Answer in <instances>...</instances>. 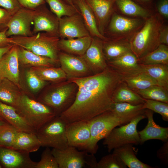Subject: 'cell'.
Wrapping results in <instances>:
<instances>
[{
    "instance_id": "cell-23",
    "label": "cell",
    "mask_w": 168,
    "mask_h": 168,
    "mask_svg": "<svg viewBox=\"0 0 168 168\" xmlns=\"http://www.w3.org/2000/svg\"><path fill=\"white\" fill-rule=\"evenodd\" d=\"M102 43L103 52L107 62L132 52L129 40L106 38L102 40Z\"/></svg>"
},
{
    "instance_id": "cell-2",
    "label": "cell",
    "mask_w": 168,
    "mask_h": 168,
    "mask_svg": "<svg viewBox=\"0 0 168 168\" xmlns=\"http://www.w3.org/2000/svg\"><path fill=\"white\" fill-rule=\"evenodd\" d=\"M164 26L159 15H151L142 28L130 40L132 52L137 58L152 51L161 44L160 32Z\"/></svg>"
},
{
    "instance_id": "cell-16",
    "label": "cell",
    "mask_w": 168,
    "mask_h": 168,
    "mask_svg": "<svg viewBox=\"0 0 168 168\" xmlns=\"http://www.w3.org/2000/svg\"><path fill=\"white\" fill-rule=\"evenodd\" d=\"M80 57L86 63L93 74L101 72L108 66L103 52L102 40L98 37H92L89 47Z\"/></svg>"
},
{
    "instance_id": "cell-27",
    "label": "cell",
    "mask_w": 168,
    "mask_h": 168,
    "mask_svg": "<svg viewBox=\"0 0 168 168\" xmlns=\"http://www.w3.org/2000/svg\"><path fill=\"white\" fill-rule=\"evenodd\" d=\"M41 146L36 134L18 131L15 142L10 148L30 153L37 151Z\"/></svg>"
},
{
    "instance_id": "cell-34",
    "label": "cell",
    "mask_w": 168,
    "mask_h": 168,
    "mask_svg": "<svg viewBox=\"0 0 168 168\" xmlns=\"http://www.w3.org/2000/svg\"><path fill=\"white\" fill-rule=\"evenodd\" d=\"M139 64L144 65L165 64L168 65V46L161 44L156 49L144 56L137 58Z\"/></svg>"
},
{
    "instance_id": "cell-42",
    "label": "cell",
    "mask_w": 168,
    "mask_h": 168,
    "mask_svg": "<svg viewBox=\"0 0 168 168\" xmlns=\"http://www.w3.org/2000/svg\"><path fill=\"white\" fill-rule=\"evenodd\" d=\"M35 168H59L57 161L49 147H46L41 155L40 161Z\"/></svg>"
},
{
    "instance_id": "cell-41",
    "label": "cell",
    "mask_w": 168,
    "mask_h": 168,
    "mask_svg": "<svg viewBox=\"0 0 168 168\" xmlns=\"http://www.w3.org/2000/svg\"><path fill=\"white\" fill-rule=\"evenodd\" d=\"M144 109H147L160 114L162 119L168 121V103L153 100L145 99L143 104Z\"/></svg>"
},
{
    "instance_id": "cell-21",
    "label": "cell",
    "mask_w": 168,
    "mask_h": 168,
    "mask_svg": "<svg viewBox=\"0 0 168 168\" xmlns=\"http://www.w3.org/2000/svg\"><path fill=\"white\" fill-rule=\"evenodd\" d=\"M0 117L18 131L36 134V131L25 121L15 108L0 101Z\"/></svg>"
},
{
    "instance_id": "cell-13",
    "label": "cell",
    "mask_w": 168,
    "mask_h": 168,
    "mask_svg": "<svg viewBox=\"0 0 168 168\" xmlns=\"http://www.w3.org/2000/svg\"><path fill=\"white\" fill-rule=\"evenodd\" d=\"M58 59L61 68L66 74L67 79L93 75L86 63L80 56L59 51Z\"/></svg>"
},
{
    "instance_id": "cell-49",
    "label": "cell",
    "mask_w": 168,
    "mask_h": 168,
    "mask_svg": "<svg viewBox=\"0 0 168 168\" xmlns=\"http://www.w3.org/2000/svg\"><path fill=\"white\" fill-rule=\"evenodd\" d=\"M7 29V28L0 31V47L12 45L11 43L10 37H8L6 35Z\"/></svg>"
},
{
    "instance_id": "cell-36",
    "label": "cell",
    "mask_w": 168,
    "mask_h": 168,
    "mask_svg": "<svg viewBox=\"0 0 168 168\" xmlns=\"http://www.w3.org/2000/svg\"><path fill=\"white\" fill-rule=\"evenodd\" d=\"M143 104L133 105L127 103H114L110 110L119 116L134 119L145 114V109L143 108Z\"/></svg>"
},
{
    "instance_id": "cell-31",
    "label": "cell",
    "mask_w": 168,
    "mask_h": 168,
    "mask_svg": "<svg viewBox=\"0 0 168 168\" xmlns=\"http://www.w3.org/2000/svg\"><path fill=\"white\" fill-rule=\"evenodd\" d=\"M15 85L7 78L0 80V101L16 108L21 94L18 92Z\"/></svg>"
},
{
    "instance_id": "cell-48",
    "label": "cell",
    "mask_w": 168,
    "mask_h": 168,
    "mask_svg": "<svg viewBox=\"0 0 168 168\" xmlns=\"http://www.w3.org/2000/svg\"><path fill=\"white\" fill-rule=\"evenodd\" d=\"M158 11L161 16L168 18V0H159L156 6Z\"/></svg>"
},
{
    "instance_id": "cell-17",
    "label": "cell",
    "mask_w": 168,
    "mask_h": 168,
    "mask_svg": "<svg viewBox=\"0 0 168 168\" xmlns=\"http://www.w3.org/2000/svg\"><path fill=\"white\" fill-rule=\"evenodd\" d=\"M30 153L0 146V163L6 168H35Z\"/></svg>"
},
{
    "instance_id": "cell-12",
    "label": "cell",
    "mask_w": 168,
    "mask_h": 168,
    "mask_svg": "<svg viewBox=\"0 0 168 168\" xmlns=\"http://www.w3.org/2000/svg\"><path fill=\"white\" fill-rule=\"evenodd\" d=\"M66 133L69 146L85 151L91 140L89 120L67 123Z\"/></svg>"
},
{
    "instance_id": "cell-5",
    "label": "cell",
    "mask_w": 168,
    "mask_h": 168,
    "mask_svg": "<svg viewBox=\"0 0 168 168\" xmlns=\"http://www.w3.org/2000/svg\"><path fill=\"white\" fill-rule=\"evenodd\" d=\"M16 109L36 131L56 116L49 106L25 94H21Z\"/></svg>"
},
{
    "instance_id": "cell-7",
    "label": "cell",
    "mask_w": 168,
    "mask_h": 168,
    "mask_svg": "<svg viewBox=\"0 0 168 168\" xmlns=\"http://www.w3.org/2000/svg\"><path fill=\"white\" fill-rule=\"evenodd\" d=\"M67 123L56 116L36 131V135L42 147L63 150L68 144L66 135Z\"/></svg>"
},
{
    "instance_id": "cell-18",
    "label": "cell",
    "mask_w": 168,
    "mask_h": 168,
    "mask_svg": "<svg viewBox=\"0 0 168 168\" xmlns=\"http://www.w3.org/2000/svg\"><path fill=\"white\" fill-rule=\"evenodd\" d=\"M85 0L94 14L99 32L105 36V29L112 15L116 9L115 0Z\"/></svg>"
},
{
    "instance_id": "cell-11",
    "label": "cell",
    "mask_w": 168,
    "mask_h": 168,
    "mask_svg": "<svg viewBox=\"0 0 168 168\" xmlns=\"http://www.w3.org/2000/svg\"><path fill=\"white\" fill-rule=\"evenodd\" d=\"M33 34L44 31L50 35L59 36V19L44 4L33 10Z\"/></svg>"
},
{
    "instance_id": "cell-52",
    "label": "cell",
    "mask_w": 168,
    "mask_h": 168,
    "mask_svg": "<svg viewBox=\"0 0 168 168\" xmlns=\"http://www.w3.org/2000/svg\"><path fill=\"white\" fill-rule=\"evenodd\" d=\"M135 2H138L142 4H150L153 0H132Z\"/></svg>"
},
{
    "instance_id": "cell-54",
    "label": "cell",
    "mask_w": 168,
    "mask_h": 168,
    "mask_svg": "<svg viewBox=\"0 0 168 168\" xmlns=\"http://www.w3.org/2000/svg\"><path fill=\"white\" fill-rule=\"evenodd\" d=\"M0 117V127L3 125L7 124Z\"/></svg>"
},
{
    "instance_id": "cell-9",
    "label": "cell",
    "mask_w": 168,
    "mask_h": 168,
    "mask_svg": "<svg viewBox=\"0 0 168 168\" xmlns=\"http://www.w3.org/2000/svg\"><path fill=\"white\" fill-rule=\"evenodd\" d=\"M145 20L142 18H130L114 12L105 30L109 38L130 40L144 24Z\"/></svg>"
},
{
    "instance_id": "cell-29",
    "label": "cell",
    "mask_w": 168,
    "mask_h": 168,
    "mask_svg": "<svg viewBox=\"0 0 168 168\" xmlns=\"http://www.w3.org/2000/svg\"><path fill=\"white\" fill-rule=\"evenodd\" d=\"M141 72L147 74L154 80L158 86L168 90V65L158 64H139Z\"/></svg>"
},
{
    "instance_id": "cell-53",
    "label": "cell",
    "mask_w": 168,
    "mask_h": 168,
    "mask_svg": "<svg viewBox=\"0 0 168 168\" xmlns=\"http://www.w3.org/2000/svg\"><path fill=\"white\" fill-rule=\"evenodd\" d=\"M72 6L73 7L77 8V7L74 3L73 0H64Z\"/></svg>"
},
{
    "instance_id": "cell-39",
    "label": "cell",
    "mask_w": 168,
    "mask_h": 168,
    "mask_svg": "<svg viewBox=\"0 0 168 168\" xmlns=\"http://www.w3.org/2000/svg\"><path fill=\"white\" fill-rule=\"evenodd\" d=\"M18 132L15 128L8 124L0 127V146L11 148Z\"/></svg>"
},
{
    "instance_id": "cell-14",
    "label": "cell",
    "mask_w": 168,
    "mask_h": 168,
    "mask_svg": "<svg viewBox=\"0 0 168 168\" xmlns=\"http://www.w3.org/2000/svg\"><path fill=\"white\" fill-rule=\"evenodd\" d=\"M58 33L60 39H71L90 35L79 13L59 18Z\"/></svg>"
},
{
    "instance_id": "cell-50",
    "label": "cell",
    "mask_w": 168,
    "mask_h": 168,
    "mask_svg": "<svg viewBox=\"0 0 168 168\" xmlns=\"http://www.w3.org/2000/svg\"><path fill=\"white\" fill-rule=\"evenodd\" d=\"M160 41L161 44L168 45V26L164 25L160 32Z\"/></svg>"
},
{
    "instance_id": "cell-15",
    "label": "cell",
    "mask_w": 168,
    "mask_h": 168,
    "mask_svg": "<svg viewBox=\"0 0 168 168\" xmlns=\"http://www.w3.org/2000/svg\"><path fill=\"white\" fill-rule=\"evenodd\" d=\"M33 10L21 8L12 15L8 24L7 36L32 35L31 25L33 23Z\"/></svg>"
},
{
    "instance_id": "cell-51",
    "label": "cell",
    "mask_w": 168,
    "mask_h": 168,
    "mask_svg": "<svg viewBox=\"0 0 168 168\" xmlns=\"http://www.w3.org/2000/svg\"><path fill=\"white\" fill-rule=\"evenodd\" d=\"M13 45L0 47V62L3 55L11 48Z\"/></svg>"
},
{
    "instance_id": "cell-37",
    "label": "cell",
    "mask_w": 168,
    "mask_h": 168,
    "mask_svg": "<svg viewBox=\"0 0 168 168\" xmlns=\"http://www.w3.org/2000/svg\"><path fill=\"white\" fill-rule=\"evenodd\" d=\"M49 5L50 10L58 19L79 13L77 8L68 3L64 0H45Z\"/></svg>"
},
{
    "instance_id": "cell-22",
    "label": "cell",
    "mask_w": 168,
    "mask_h": 168,
    "mask_svg": "<svg viewBox=\"0 0 168 168\" xmlns=\"http://www.w3.org/2000/svg\"><path fill=\"white\" fill-rule=\"evenodd\" d=\"M107 62L108 66L123 76L141 72V67L138 63L137 58L132 52Z\"/></svg>"
},
{
    "instance_id": "cell-44",
    "label": "cell",
    "mask_w": 168,
    "mask_h": 168,
    "mask_svg": "<svg viewBox=\"0 0 168 168\" xmlns=\"http://www.w3.org/2000/svg\"><path fill=\"white\" fill-rule=\"evenodd\" d=\"M0 7L6 10L12 15L22 7L17 0H0Z\"/></svg>"
},
{
    "instance_id": "cell-1",
    "label": "cell",
    "mask_w": 168,
    "mask_h": 168,
    "mask_svg": "<svg viewBox=\"0 0 168 168\" xmlns=\"http://www.w3.org/2000/svg\"><path fill=\"white\" fill-rule=\"evenodd\" d=\"M123 76L108 65L98 73L67 80L75 83L77 90L71 106L59 116L66 123L89 120L110 110L113 94L123 82Z\"/></svg>"
},
{
    "instance_id": "cell-3",
    "label": "cell",
    "mask_w": 168,
    "mask_h": 168,
    "mask_svg": "<svg viewBox=\"0 0 168 168\" xmlns=\"http://www.w3.org/2000/svg\"><path fill=\"white\" fill-rule=\"evenodd\" d=\"M12 44L16 45L36 54L58 61L59 50L58 43L60 38L45 32H39L30 36L10 37Z\"/></svg>"
},
{
    "instance_id": "cell-55",
    "label": "cell",
    "mask_w": 168,
    "mask_h": 168,
    "mask_svg": "<svg viewBox=\"0 0 168 168\" xmlns=\"http://www.w3.org/2000/svg\"><path fill=\"white\" fill-rule=\"evenodd\" d=\"M2 168V166H1V164L0 163V168Z\"/></svg>"
},
{
    "instance_id": "cell-40",
    "label": "cell",
    "mask_w": 168,
    "mask_h": 168,
    "mask_svg": "<svg viewBox=\"0 0 168 168\" xmlns=\"http://www.w3.org/2000/svg\"><path fill=\"white\" fill-rule=\"evenodd\" d=\"M127 166L117 154L106 155L97 162L96 168H127Z\"/></svg>"
},
{
    "instance_id": "cell-46",
    "label": "cell",
    "mask_w": 168,
    "mask_h": 168,
    "mask_svg": "<svg viewBox=\"0 0 168 168\" xmlns=\"http://www.w3.org/2000/svg\"><path fill=\"white\" fill-rule=\"evenodd\" d=\"M162 146L157 151L156 156L161 163L168 165V140L164 142Z\"/></svg>"
},
{
    "instance_id": "cell-24",
    "label": "cell",
    "mask_w": 168,
    "mask_h": 168,
    "mask_svg": "<svg viewBox=\"0 0 168 168\" xmlns=\"http://www.w3.org/2000/svg\"><path fill=\"white\" fill-rule=\"evenodd\" d=\"M91 40L90 35L71 39H60L58 47L59 51L81 56L89 47Z\"/></svg>"
},
{
    "instance_id": "cell-8",
    "label": "cell",
    "mask_w": 168,
    "mask_h": 168,
    "mask_svg": "<svg viewBox=\"0 0 168 168\" xmlns=\"http://www.w3.org/2000/svg\"><path fill=\"white\" fill-rule=\"evenodd\" d=\"M146 118L145 114L140 115L128 124L113 129L104 138L102 143L106 146L108 152L127 144H140L137 126L141 120Z\"/></svg>"
},
{
    "instance_id": "cell-38",
    "label": "cell",
    "mask_w": 168,
    "mask_h": 168,
    "mask_svg": "<svg viewBox=\"0 0 168 168\" xmlns=\"http://www.w3.org/2000/svg\"><path fill=\"white\" fill-rule=\"evenodd\" d=\"M136 92L142 98L168 103V90L158 85L151 86Z\"/></svg>"
},
{
    "instance_id": "cell-47",
    "label": "cell",
    "mask_w": 168,
    "mask_h": 168,
    "mask_svg": "<svg viewBox=\"0 0 168 168\" xmlns=\"http://www.w3.org/2000/svg\"><path fill=\"white\" fill-rule=\"evenodd\" d=\"M12 16L6 10L0 7V31L7 28V25Z\"/></svg>"
},
{
    "instance_id": "cell-20",
    "label": "cell",
    "mask_w": 168,
    "mask_h": 168,
    "mask_svg": "<svg viewBox=\"0 0 168 168\" xmlns=\"http://www.w3.org/2000/svg\"><path fill=\"white\" fill-rule=\"evenodd\" d=\"M154 112L145 109V114L147 118L148 122L145 128L138 132L140 144L151 139H158L163 142L168 140V128L163 127L156 124L153 118Z\"/></svg>"
},
{
    "instance_id": "cell-32",
    "label": "cell",
    "mask_w": 168,
    "mask_h": 168,
    "mask_svg": "<svg viewBox=\"0 0 168 168\" xmlns=\"http://www.w3.org/2000/svg\"><path fill=\"white\" fill-rule=\"evenodd\" d=\"M115 3L116 9L125 15L144 19L151 15L147 9L132 0H115Z\"/></svg>"
},
{
    "instance_id": "cell-26",
    "label": "cell",
    "mask_w": 168,
    "mask_h": 168,
    "mask_svg": "<svg viewBox=\"0 0 168 168\" xmlns=\"http://www.w3.org/2000/svg\"><path fill=\"white\" fill-rule=\"evenodd\" d=\"M17 47L19 63L23 65L33 67H54L58 63H59L58 61L36 54L22 48Z\"/></svg>"
},
{
    "instance_id": "cell-45",
    "label": "cell",
    "mask_w": 168,
    "mask_h": 168,
    "mask_svg": "<svg viewBox=\"0 0 168 168\" xmlns=\"http://www.w3.org/2000/svg\"><path fill=\"white\" fill-rule=\"evenodd\" d=\"M22 7L33 10L44 4L45 0H17Z\"/></svg>"
},
{
    "instance_id": "cell-6",
    "label": "cell",
    "mask_w": 168,
    "mask_h": 168,
    "mask_svg": "<svg viewBox=\"0 0 168 168\" xmlns=\"http://www.w3.org/2000/svg\"><path fill=\"white\" fill-rule=\"evenodd\" d=\"M77 90V84L68 80L58 84L47 92L40 101L51 108L56 116H59L73 103Z\"/></svg>"
},
{
    "instance_id": "cell-19",
    "label": "cell",
    "mask_w": 168,
    "mask_h": 168,
    "mask_svg": "<svg viewBox=\"0 0 168 168\" xmlns=\"http://www.w3.org/2000/svg\"><path fill=\"white\" fill-rule=\"evenodd\" d=\"M19 62L18 47L13 44L2 57L0 62V80L6 78L19 86Z\"/></svg>"
},
{
    "instance_id": "cell-4",
    "label": "cell",
    "mask_w": 168,
    "mask_h": 168,
    "mask_svg": "<svg viewBox=\"0 0 168 168\" xmlns=\"http://www.w3.org/2000/svg\"><path fill=\"white\" fill-rule=\"evenodd\" d=\"M134 119L119 116L110 110L89 120L91 140L85 151L95 154L98 149L99 141L104 139L114 128L126 124Z\"/></svg>"
},
{
    "instance_id": "cell-28",
    "label": "cell",
    "mask_w": 168,
    "mask_h": 168,
    "mask_svg": "<svg viewBox=\"0 0 168 168\" xmlns=\"http://www.w3.org/2000/svg\"><path fill=\"white\" fill-rule=\"evenodd\" d=\"M112 99L114 103H127L133 105L143 104L145 100L123 81L114 91Z\"/></svg>"
},
{
    "instance_id": "cell-33",
    "label": "cell",
    "mask_w": 168,
    "mask_h": 168,
    "mask_svg": "<svg viewBox=\"0 0 168 168\" xmlns=\"http://www.w3.org/2000/svg\"><path fill=\"white\" fill-rule=\"evenodd\" d=\"M123 81L135 91L146 89L151 86L158 85L156 81L143 72L123 76Z\"/></svg>"
},
{
    "instance_id": "cell-25",
    "label": "cell",
    "mask_w": 168,
    "mask_h": 168,
    "mask_svg": "<svg viewBox=\"0 0 168 168\" xmlns=\"http://www.w3.org/2000/svg\"><path fill=\"white\" fill-rule=\"evenodd\" d=\"M82 18L85 26L90 36L102 40L106 38L99 32L95 16L91 8L85 0H73Z\"/></svg>"
},
{
    "instance_id": "cell-10",
    "label": "cell",
    "mask_w": 168,
    "mask_h": 168,
    "mask_svg": "<svg viewBox=\"0 0 168 168\" xmlns=\"http://www.w3.org/2000/svg\"><path fill=\"white\" fill-rule=\"evenodd\" d=\"M51 152L59 168H90L93 161V154L71 146L63 150L53 148Z\"/></svg>"
},
{
    "instance_id": "cell-30",
    "label": "cell",
    "mask_w": 168,
    "mask_h": 168,
    "mask_svg": "<svg viewBox=\"0 0 168 168\" xmlns=\"http://www.w3.org/2000/svg\"><path fill=\"white\" fill-rule=\"evenodd\" d=\"M133 145L127 144L114 148L113 153L117 155L129 168H153L142 162L137 158L133 151Z\"/></svg>"
},
{
    "instance_id": "cell-35",
    "label": "cell",
    "mask_w": 168,
    "mask_h": 168,
    "mask_svg": "<svg viewBox=\"0 0 168 168\" xmlns=\"http://www.w3.org/2000/svg\"><path fill=\"white\" fill-rule=\"evenodd\" d=\"M31 69L42 80L58 83L67 80V76L60 68L33 67Z\"/></svg>"
},
{
    "instance_id": "cell-43",
    "label": "cell",
    "mask_w": 168,
    "mask_h": 168,
    "mask_svg": "<svg viewBox=\"0 0 168 168\" xmlns=\"http://www.w3.org/2000/svg\"><path fill=\"white\" fill-rule=\"evenodd\" d=\"M26 78L30 89L34 92L39 91L46 83V81L41 79L31 68L27 72Z\"/></svg>"
}]
</instances>
